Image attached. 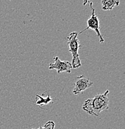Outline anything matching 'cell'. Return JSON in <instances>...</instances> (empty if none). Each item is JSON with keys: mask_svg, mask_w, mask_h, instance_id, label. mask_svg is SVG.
<instances>
[{"mask_svg": "<svg viewBox=\"0 0 125 129\" xmlns=\"http://www.w3.org/2000/svg\"><path fill=\"white\" fill-rule=\"evenodd\" d=\"M88 3H89V6L92 9V16L87 21V27L85 28L84 30H82L79 34H82V32L89 29H92L96 34V36L98 37L99 42L101 44H102V43L104 42V39L102 37V35L100 33V25H99L100 21L98 18V16L95 14V9L93 8V3L92 2H89V1H88Z\"/></svg>", "mask_w": 125, "mask_h": 129, "instance_id": "3957f363", "label": "cell"}, {"mask_svg": "<svg viewBox=\"0 0 125 129\" xmlns=\"http://www.w3.org/2000/svg\"><path fill=\"white\" fill-rule=\"evenodd\" d=\"M56 123L54 121H48L45 123L43 127H39L37 128H32V129H55Z\"/></svg>", "mask_w": 125, "mask_h": 129, "instance_id": "ba28073f", "label": "cell"}, {"mask_svg": "<svg viewBox=\"0 0 125 129\" xmlns=\"http://www.w3.org/2000/svg\"><path fill=\"white\" fill-rule=\"evenodd\" d=\"M55 62L49 64V70H56L57 73L59 74L62 72H66L70 73L72 66L70 62L67 60H61L58 56L54 58Z\"/></svg>", "mask_w": 125, "mask_h": 129, "instance_id": "5b68a950", "label": "cell"}, {"mask_svg": "<svg viewBox=\"0 0 125 129\" xmlns=\"http://www.w3.org/2000/svg\"><path fill=\"white\" fill-rule=\"evenodd\" d=\"M36 96L38 98L36 102H32L33 103H34L35 104L38 106L39 107L42 108V106H45V105H48L50 104H53L54 100L53 99L51 98L50 94H47V97H43L42 96H40L39 94H36Z\"/></svg>", "mask_w": 125, "mask_h": 129, "instance_id": "8992f818", "label": "cell"}, {"mask_svg": "<svg viewBox=\"0 0 125 129\" xmlns=\"http://www.w3.org/2000/svg\"><path fill=\"white\" fill-rule=\"evenodd\" d=\"M79 33L77 32H72L67 37L68 45L69 47V52L72 55V68H78L82 66L79 55L78 53L79 48L81 47L79 40L77 39Z\"/></svg>", "mask_w": 125, "mask_h": 129, "instance_id": "7a4b0ae2", "label": "cell"}, {"mask_svg": "<svg viewBox=\"0 0 125 129\" xmlns=\"http://www.w3.org/2000/svg\"><path fill=\"white\" fill-rule=\"evenodd\" d=\"M75 86L73 90V93L75 95L83 93L86 89L90 88L93 84V83L91 81L89 78H86L84 75L77 76L75 78Z\"/></svg>", "mask_w": 125, "mask_h": 129, "instance_id": "277c9868", "label": "cell"}, {"mask_svg": "<svg viewBox=\"0 0 125 129\" xmlns=\"http://www.w3.org/2000/svg\"><path fill=\"white\" fill-rule=\"evenodd\" d=\"M109 92L107 90L104 93L95 95L93 99L86 100L82 105L83 111L89 115L99 117L101 112L109 109Z\"/></svg>", "mask_w": 125, "mask_h": 129, "instance_id": "6da1fadb", "label": "cell"}, {"mask_svg": "<svg viewBox=\"0 0 125 129\" xmlns=\"http://www.w3.org/2000/svg\"><path fill=\"white\" fill-rule=\"evenodd\" d=\"M102 9L105 11L112 10L115 6H119L120 1L119 0H102Z\"/></svg>", "mask_w": 125, "mask_h": 129, "instance_id": "52a82bcc", "label": "cell"}]
</instances>
